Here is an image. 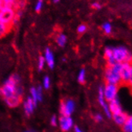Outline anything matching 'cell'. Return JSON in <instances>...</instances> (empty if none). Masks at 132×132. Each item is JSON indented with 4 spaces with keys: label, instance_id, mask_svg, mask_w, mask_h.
Segmentation results:
<instances>
[{
    "label": "cell",
    "instance_id": "1",
    "mask_svg": "<svg viewBox=\"0 0 132 132\" xmlns=\"http://www.w3.org/2000/svg\"><path fill=\"white\" fill-rule=\"evenodd\" d=\"M122 68V63H116L112 67L108 66L105 71V79L106 84L118 85L121 82L120 71Z\"/></svg>",
    "mask_w": 132,
    "mask_h": 132
},
{
    "label": "cell",
    "instance_id": "2",
    "mask_svg": "<svg viewBox=\"0 0 132 132\" xmlns=\"http://www.w3.org/2000/svg\"><path fill=\"white\" fill-rule=\"evenodd\" d=\"M75 103L72 99L62 100L59 105V112L61 115L71 116V114L75 111Z\"/></svg>",
    "mask_w": 132,
    "mask_h": 132
},
{
    "label": "cell",
    "instance_id": "3",
    "mask_svg": "<svg viewBox=\"0 0 132 132\" xmlns=\"http://www.w3.org/2000/svg\"><path fill=\"white\" fill-rule=\"evenodd\" d=\"M118 86L114 84H106L105 88L103 89V95L106 101L111 102L117 97Z\"/></svg>",
    "mask_w": 132,
    "mask_h": 132
},
{
    "label": "cell",
    "instance_id": "4",
    "mask_svg": "<svg viewBox=\"0 0 132 132\" xmlns=\"http://www.w3.org/2000/svg\"><path fill=\"white\" fill-rule=\"evenodd\" d=\"M15 16V11L13 9H5L0 11V22L12 26V21Z\"/></svg>",
    "mask_w": 132,
    "mask_h": 132
},
{
    "label": "cell",
    "instance_id": "5",
    "mask_svg": "<svg viewBox=\"0 0 132 132\" xmlns=\"http://www.w3.org/2000/svg\"><path fill=\"white\" fill-rule=\"evenodd\" d=\"M59 124L60 130L63 132H68L74 126V121L71 116L60 115L59 119Z\"/></svg>",
    "mask_w": 132,
    "mask_h": 132
},
{
    "label": "cell",
    "instance_id": "6",
    "mask_svg": "<svg viewBox=\"0 0 132 132\" xmlns=\"http://www.w3.org/2000/svg\"><path fill=\"white\" fill-rule=\"evenodd\" d=\"M113 49V55L117 63H124L126 62L127 56L130 55V52L122 46L119 47L112 48Z\"/></svg>",
    "mask_w": 132,
    "mask_h": 132
},
{
    "label": "cell",
    "instance_id": "7",
    "mask_svg": "<svg viewBox=\"0 0 132 132\" xmlns=\"http://www.w3.org/2000/svg\"><path fill=\"white\" fill-rule=\"evenodd\" d=\"M14 88L15 86L9 84H3L2 87H0V96L4 100L10 98L14 95Z\"/></svg>",
    "mask_w": 132,
    "mask_h": 132
},
{
    "label": "cell",
    "instance_id": "8",
    "mask_svg": "<svg viewBox=\"0 0 132 132\" xmlns=\"http://www.w3.org/2000/svg\"><path fill=\"white\" fill-rule=\"evenodd\" d=\"M98 103L101 105V106L103 108L104 112L106 114L107 117L108 118H111V114L110 110H109V106H108V105L106 103L104 95H103V89L102 87H100L99 89H98Z\"/></svg>",
    "mask_w": 132,
    "mask_h": 132
},
{
    "label": "cell",
    "instance_id": "9",
    "mask_svg": "<svg viewBox=\"0 0 132 132\" xmlns=\"http://www.w3.org/2000/svg\"><path fill=\"white\" fill-rule=\"evenodd\" d=\"M130 67L131 65L127 63H122V68L120 71L121 80L123 82H128L130 74Z\"/></svg>",
    "mask_w": 132,
    "mask_h": 132
},
{
    "label": "cell",
    "instance_id": "10",
    "mask_svg": "<svg viewBox=\"0 0 132 132\" xmlns=\"http://www.w3.org/2000/svg\"><path fill=\"white\" fill-rule=\"evenodd\" d=\"M35 108V105L33 103L31 98L27 97V100L23 103V110H24V113L27 117H29V116H30L33 114Z\"/></svg>",
    "mask_w": 132,
    "mask_h": 132
},
{
    "label": "cell",
    "instance_id": "11",
    "mask_svg": "<svg viewBox=\"0 0 132 132\" xmlns=\"http://www.w3.org/2000/svg\"><path fill=\"white\" fill-rule=\"evenodd\" d=\"M44 59L47 66L49 67V68L53 69L55 67V58H54V55L53 52L51 50V48L46 47L45 50V53H44Z\"/></svg>",
    "mask_w": 132,
    "mask_h": 132
},
{
    "label": "cell",
    "instance_id": "12",
    "mask_svg": "<svg viewBox=\"0 0 132 132\" xmlns=\"http://www.w3.org/2000/svg\"><path fill=\"white\" fill-rule=\"evenodd\" d=\"M109 103H110L108 105V106H109V110H110L111 115L122 112V109L119 105V101L118 100V97H116L114 100L111 101Z\"/></svg>",
    "mask_w": 132,
    "mask_h": 132
},
{
    "label": "cell",
    "instance_id": "13",
    "mask_svg": "<svg viewBox=\"0 0 132 132\" xmlns=\"http://www.w3.org/2000/svg\"><path fill=\"white\" fill-rule=\"evenodd\" d=\"M104 56L105 59H106L107 62V64L109 67H112L113 65H114L117 62L115 61L114 55H113V49L111 47H106L104 51Z\"/></svg>",
    "mask_w": 132,
    "mask_h": 132
},
{
    "label": "cell",
    "instance_id": "14",
    "mask_svg": "<svg viewBox=\"0 0 132 132\" xmlns=\"http://www.w3.org/2000/svg\"><path fill=\"white\" fill-rule=\"evenodd\" d=\"M111 117L113 118L114 121L118 124L119 126H123V124L126 122L128 116L125 114L123 113L122 111L121 113H119V114H112Z\"/></svg>",
    "mask_w": 132,
    "mask_h": 132
},
{
    "label": "cell",
    "instance_id": "15",
    "mask_svg": "<svg viewBox=\"0 0 132 132\" xmlns=\"http://www.w3.org/2000/svg\"><path fill=\"white\" fill-rule=\"evenodd\" d=\"M21 101H22V98H20L17 95H14L10 98L5 99L6 104L11 108H15V107L19 106L21 103Z\"/></svg>",
    "mask_w": 132,
    "mask_h": 132
},
{
    "label": "cell",
    "instance_id": "16",
    "mask_svg": "<svg viewBox=\"0 0 132 132\" xmlns=\"http://www.w3.org/2000/svg\"><path fill=\"white\" fill-rule=\"evenodd\" d=\"M67 37L66 35L60 33L56 35L55 43L59 46H60V47H64L65 45L67 44Z\"/></svg>",
    "mask_w": 132,
    "mask_h": 132
},
{
    "label": "cell",
    "instance_id": "17",
    "mask_svg": "<svg viewBox=\"0 0 132 132\" xmlns=\"http://www.w3.org/2000/svg\"><path fill=\"white\" fill-rule=\"evenodd\" d=\"M11 27V26L6 25V24H4V23L0 22V38L4 37L7 34V32H9Z\"/></svg>",
    "mask_w": 132,
    "mask_h": 132
},
{
    "label": "cell",
    "instance_id": "18",
    "mask_svg": "<svg viewBox=\"0 0 132 132\" xmlns=\"http://www.w3.org/2000/svg\"><path fill=\"white\" fill-rule=\"evenodd\" d=\"M122 127L124 132H132V116L127 118L126 122L123 124Z\"/></svg>",
    "mask_w": 132,
    "mask_h": 132
},
{
    "label": "cell",
    "instance_id": "19",
    "mask_svg": "<svg viewBox=\"0 0 132 132\" xmlns=\"http://www.w3.org/2000/svg\"><path fill=\"white\" fill-rule=\"evenodd\" d=\"M30 98H31L33 103H35V106H37V103H38V95H37V90H36V88L35 87H31L30 90Z\"/></svg>",
    "mask_w": 132,
    "mask_h": 132
},
{
    "label": "cell",
    "instance_id": "20",
    "mask_svg": "<svg viewBox=\"0 0 132 132\" xmlns=\"http://www.w3.org/2000/svg\"><path fill=\"white\" fill-rule=\"evenodd\" d=\"M24 95V88L21 85H17V86H15V88H14V95H17L20 98H22V96Z\"/></svg>",
    "mask_w": 132,
    "mask_h": 132
},
{
    "label": "cell",
    "instance_id": "21",
    "mask_svg": "<svg viewBox=\"0 0 132 132\" xmlns=\"http://www.w3.org/2000/svg\"><path fill=\"white\" fill-rule=\"evenodd\" d=\"M78 81L80 84H84L86 82V71L85 69H82L78 75Z\"/></svg>",
    "mask_w": 132,
    "mask_h": 132
},
{
    "label": "cell",
    "instance_id": "22",
    "mask_svg": "<svg viewBox=\"0 0 132 132\" xmlns=\"http://www.w3.org/2000/svg\"><path fill=\"white\" fill-rule=\"evenodd\" d=\"M102 28L103 30V31L107 34V35H109L111 33V30H112V27H111V24L110 22H104L103 26H102Z\"/></svg>",
    "mask_w": 132,
    "mask_h": 132
},
{
    "label": "cell",
    "instance_id": "23",
    "mask_svg": "<svg viewBox=\"0 0 132 132\" xmlns=\"http://www.w3.org/2000/svg\"><path fill=\"white\" fill-rule=\"evenodd\" d=\"M46 61L43 56H39L38 59V71H42L45 67Z\"/></svg>",
    "mask_w": 132,
    "mask_h": 132
},
{
    "label": "cell",
    "instance_id": "24",
    "mask_svg": "<svg viewBox=\"0 0 132 132\" xmlns=\"http://www.w3.org/2000/svg\"><path fill=\"white\" fill-rule=\"evenodd\" d=\"M43 86L44 87V89L48 90L51 87V79L49 76H45L43 79Z\"/></svg>",
    "mask_w": 132,
    "mask_h": 132
},
{
    "label": "cell",
    "instance_id": "25",
    "mask_svg": "<svg viewBox=\"0 0 132 132\" xmlns=\"http://www.w3.org/2000/svg\"><path fill=\"white\" fill-rule=\"evenodd\" d=\"M87 30V27L85 24H80L79 25V27H77V33L79 35H82L84 34Z\"/></svg>",
    "mask_w": 132,
    "mask_h": 132
},
{
    "label": "cell",
    "instance_id": "26",
    "mask_svg": "<svg viewBox=\"0 0 132 132\" xmlns=\"http://www.w3.org/2000/svg\"><path fill=\"white\" fill-rule=\"evenodd\" d=\"M36 90H37V95H38V102H41L43 100V87L40 85H38L36 88Z\"/></svg>",
    "mask_w": 132,
    "mask_h": 132
},
{
    "label": "cell",
    "instance_id": "27",
    "mask_svg": "<svg viewBox=\"0 0 132 132\" xmlns=\"http://www.w3.org/2000/svg\"><path fill=\"white\" fill-rule=\"evenodd\" d=\"M43 0H38L35 5V11L38 13L40 12L43 8Z\"/></svg>",
    "mask_w": 132,
    "mask_h": 132
},
{
    "label": "cell",
    "instance_id": "28",
    "mask_svg": "<svg viewBox=\"0 0 132 132\" xmlns=\"http://www.w3.org/2000/svg\"><path fill=\"white\" fill-rule=\"evenodd\" d=\"M50 123L52 127H56L58 124V119L55 115H52L50 119Z\"/></svg>",
    "mask_w": 132,
    "mask_h": 132
},
{
    "label": "cell",
    "instance_id": "29",
    "mask_svg": "<svg viewBox=\"0 0 132 132\" xmlns=\"http://www.w3.org/2000/svg\"><path fill=\"white\" fill-rule=\"evenodd\" d=\"M91 6H92V8H94L95 10H100L101 9V7H102V6H101V4L98 2H95V3H93L91 4Z\"/></svg>",
    "mask_w": 132,
    "mask_h": 132
},
{
    "label": "cell",
    "instance_id": "30",
    "mask_svg": "<svg viewBox=\"0 0 132 132\" xmlns=\"http://www.w3.org/2000/svg\"><path fill=\"white\" fill-rule=\"evenodd\" d=\"M94 119H95V122H101L103 120V117H102V115H101L100 114H96L95 115V117H94Z\"/></svg>",
    "mask_w": 132,
    "mask_h": 132
},
{
    "label": "cell",
    "instance_id": "31",
    "mask_svg": "<svg viewBox=\"0 0 132 132\" xmlns=\"http://www.w3.org/2000/svg\"><path fill=\"white\" fill-rule=\"evenodd\" d=\"M128 83L132 87V66L130 67V78H129Z\"/></svg>",
    "mask_w": 132,
    "mask_h": 132
},
{
    "label": "cell",
    "instance_id": "32",
    "mask_svg": "<svg viewBox=\"0 0 132 132\" xmlns=\"http://www.w3.org/2000/svg\"><path fill=\"white\" fill-rule=\"evenodd\" d=\"M74 130H75V132H82V131L81 130V129H80L79 127H75Z\"/></svg>",
    "mask_w": 132,
    "mask_h": 132
},
{
    "label": "cell",
    "instance_id": "33",
    "mask_svg": "<svg viewBox=\"0 0 132 132\" xmlns=\"http://www.w3.org/2000/svg\"><path fill=\"white\" fill-rule=\"evenodd\" d=\"M11 2H13L14 3H15V4H17L18 5V2H19V0H11Z\"/></svg>",
    "mask_w": 132,
    "mask_h": 132
},
{
    "label": "cell",
    "instance_id": "34",
    "mask_svg": "<svg viewBox=\"0 0 132 132\" xmlns=\"http://www.w3.org/2000/svg\"><path fill=\"white\" fill-rule=\"evenodd\" d=\"M59 1H60V0H52V2L54 3H59Z\"/></svg>",
    "mask_w": 132,
    "mask_h": 132
},
{
    "label": "cell",
    "instance_id": "35",
    "mask_svg": "<svg viewBox=\"0 0 132 132\" xmlns=\"http://www.w3.org/2000/svg\"><path fill=\"white\" fill-rule=\"evenodd\" d=\"M24 132H35L34 130H25Z\"/></svg>",
    "mask_w": 132,
    "mask_h": 132
}]
</instances>
